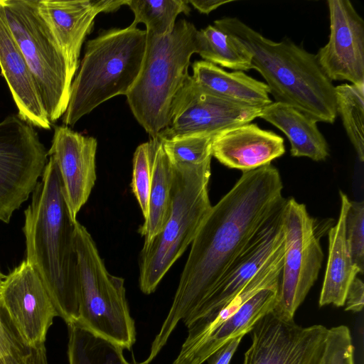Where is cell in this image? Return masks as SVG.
<instances>
[{
	"mask_svg": "<svg viewBox=\"0 0 364 364\" xmlns=\"http://www.w3.org/2000/svg\"><path fill=\"white\" fill-rule=\"evenodd\" d=\"M327 4L330 34L317 61L330 80L364 85V21L349 0Z\"/></svg>",
	"mask_w": 364,
	"mask_h": 364,
	"instance_id": "obj_15",
	"label": "cell"
},
{
	"mask_svg": "<svg viewBox=\"0 0 364 364\" xmlns=\"http://www.w3.org/2000/svg\"><path fill=\"white\" fill-rule=\"evenodd\" d=\"M214 26L250 52L252 69L266 80L275 102L290 105L317 122H335V85L322 70L316 54L288 38L273 41L236 17L218 19Z\"/></svg>",
	"mask_w": 364,
	"mask_h": 364,
	"instance_id": "obj_3",
	"label": "cell"
},
{
	"mask_svg": "<svg viewBox=\"0 0 364 364\" xmlns=\"http://www.w3.org/2000/svg\"><path fill=\"white\" fill-rule=\"evenodd\" d=\"M259 117L287 136L292 156L308 157L315 161H325L328 157L329 147L317 127V122L294 107L272 102L262 108Z\"/></svg>",
	"mask_w": 364,
	"mask_h": 364,
	"instance_id": "obj_22",
	"label": "cell"
},
{
	"mask_svg": "<svg viewBox=\"0 0 364 364\" xmlns=\"http://www.w3.org/2000/svg\"><path fill=\"white\" fill-rule=\"evenodd\" d=\"M245 335L229 340L207 359L208 364H230V360Z\"/></svg>",
	"mask_w": 364,
	"mask_h": 364,
	"instance_id": "obj_34",
	"label": "cell"
},
{
	"mask_svg": "<svg viewBox=\"0 0 364 364\" xmlns=\"http://www.w3.org/2000/svg\"><path fill=\"white\" fill-rule=\"evenodd\" d=\"M34 127L17 114L0 122V222L9 223L33 192L48 162Z\"/></svg>",
	"mask_w": 364,
	"mask_h": 364,
	"instance_id": "obj_10",
	"label": "cell"
},
{
	"mask_svg": "<svg viewBox=\"0 0 364 364\" xmlns=\"http://www.w3.org/2000/svg\"><path fill=\"white\" fill-rule=\"evenodd\" d=\"M337 114L358 159L364 161V85L343 83L335 86Z\"/></svg>",
	"mask_w": 364,
	"mask_h": 364,
	"instance_id": "obj_28",
	"label": "cell"
},
{
	"mask_svg": "<svg viewBox=\"0 0 364 364\" xmlns=\"http://www.w3.org/2000/svg\"><path fill=\"white\" fill-rule=\"evenodd\" d=\"M0 68L18 108L17 115L34 127L51 123L34 78L9 28L0 5Z\"/></svg>",
	"mask_w": 364,
	"mask_h": 364,
	"instance_id": "obj_20",
	"label": "cell"
},
{
	"mask_svg": "<svg viewBox=\"0 0 364 364\" xmlns=\"http://www.w3.org/2000/svg\"><path fill=\"white\" fill-rule=\"evenodd\" d=\"M278 286L260 290L232 316L212 330L186 337L172 364H203L229 340L250 332L257 322L276 304Z\"/></svg>",
	"mask_w": 364,
	"mask_h": 364,
	"instance_id": "obj_19",
	"label": "cell"
},
{
	"mask_svg": "<svg viewBox=\"0 0 364 364\" xmlns=\"http://www.w3.org/2000/svg\"><path fill=\"white\" fill-rule=\"evenodd\" d=\"M354 348L348 326L328 329L323 352L318 364H354Z\"/></svg>",
	"mask_w": 364,
	"mask_h": 364,
	"instance_id": "obj_31",
	"label": "cell"
},
{
	"mask_svg": "<svg viewBox=\"0 0 364 364\" xmlns=\"http://www.w3.org/2000/svg\"><path fill=\"white\" fill-rule=\"evenodd\" d=\"M279 171L271 164L243 171L212 208L183 269L172 304L151 346L156 358L180 321L191 316L223 279L255 234L284 205Z\"/></svg>",
	"mask_w": 364,
	"mask_h": 364,
	"instance_id": "obj_1",
	"label": "cell"
},
{
	"mask_svg": "<svg viewBox=\"0 0 364 364\" xmlns=\"http://www.w3.org/2000/svg\"><path fill=\"white\" fill-rule=\"evenodd\" d=\"M211 159L200 164H173L172 208L163 230L144 243L139 284L145 294L155 291L172 265L195 239L212 205L208 195Z\"/></svg>",
	"mask_w": 364,
	"mask_h": 364,
	"instance_id": "obj_6",
	"label": "cell"
},
{
	"mask_svg": "<svg viewBox=\"0 0 364 364\" xmlns=\"http://www.w3.org/2000/svg\"><path fill=\"white\" fill-rule=\"evenodd\" d=\"M152 156L149 141L136 149L133 157L131 188L141 208L144 220L149 213V195L151 181Z\"/></svg>",
	"mask_w": 364,
	"mask_h": 364,
	"instance_id": "obj_30",
	"label": "cell"
},
{
	"mask_svg": "<svg viewBox=\"0 0 364 364\" xmlns=\"http://www.w3.org/2000/svg\"><path fill=\"white\" fill-rule=\"evenodd\" d=\"M346 311L360 312L364 305V284L356 277L350 284L346 296Z\"/></svg>",
	"mask_w": 364,
	"mask_h": 364,
	"instance_id": "obj_33",
	"label": "cell"
},
{
	"mask_svg": "<svg viewBox=\"0 0 364 364\" xmlns=\"http://www.w3.org/2000/svg\"><path fill=\"white\" fill-rule=\"evenodd\" d=\"M284 260L276 304L272 311L284 321L294 314L317 280L323 259L315 220L294 198L282 210Z\"/></svg>",
	"mask_w": 364,
	"mask_h": 364,
	"instance_id": "obj_9",
	"label": "cell"
},
{
	"mask_svg": "<svg viewBox=\"0 0 364 364\" xmlns=\"http://www.w3.org/2000/svg\"><path fill=\"white\" fill-rule=\"evenodd\" d=\"M196 44V53L203 60L235 71L244 72L252 69L250 52L235 38L214 25L198 30Z\"/></svg>",
	"mask_w": 364,
	"mask_h": 364,
	"instance_id": "obj_26",
	"label": "cell"
},
{
	"mask_svg": "<svg viewBox=\"0 0 364 364\" xmlns=\"http://www.w3.org/2000/svg\"><path fill=\"white\" fill-rule=\"evenodd\" d=\"M215 134L191 135L173 139L159 138L172 164H200L211 159V145Z\"/></svg>",
	"mask_w": 364,
	"mask_h": 364,
	"instance_id": "obj_29",
	"label": "cell"
},
{
	"mask_svg": "<svg viewBox=\"0 0 364 364\" xmlns=\"http://www.w3.org/2000/svg\"><path fill=\"white\" fill-rule=\"evenodd\" d=\"M341 208L336 225L328 231L326 268L319 296V306H344L348 289L360 270L354 264L345 234V220L350 205L348 197L339 191Z\"/></svg>",
	"mask_w": 364,
	"mask_h": 364,
	"instance_id": "obj_21",
	"label": "cell"
},
{
	"mask_svg": "<svg viewBox=\"0 0 364 364\" xmlns=\"http://www.w3.org/2000/svg\"><path fill=\"white\" fill-rule=\"evenodd\" d=\"M263 107L232 102L200 87L189 75L172 103L171 122L157 137L216 134L259 117Z\"/></svg>",
	"mask_w": 364,
	"mask_h": 364,
	"instance_id": "obj_11",
	"label": "cell"
},
{
	"mask_svg": "<svg viewBox=\"0 0 364 364\" xmlns=\"http://www.w3.org/2000/svg\"><path fill=\"white\" fill-rule=\"evenodd\" d=\"M146 31L129 26L103 31L88 41L71 84L65 126H74L100 105L127 95L141 68Z\"/></svg>",
	"mask_w": 364,
	"mask_h": 364,
	"instance_id": "obj_4",
	"label": "cell"
},
{
	"mask_svg": "<svg viewBox=\"0 0 364 364\" xmlns=\"http://www.w3.org/2000/svg\"><path fill=\"white\" fill-rule=\"evenodd\" d=\"M126 5L134 16L131 26L144 23L146 33L159 37L172 32L179 14L191 11L188 0H127Z\"/></svg>",
	"mask_w": 364,
	"mask_h": 364,
	"instance_id": "obj_27",
	"label": "cell"
},
{
	"mask_svg": "<svg viewBox=\"0 0 364 364\" xmlns=\"http://www.w3.org/2000/svg\"><path fill=\"white\" fill-rule=\"evenodd\" d=\"M327 331L322 325L301 327L271 311L250 331L252 343L242 364H318Z\"/></svg>",
	"mask_w": 364,
	"mask_h": 364,
	"instance_id": "obj_13",
	"label": "cell"
},
{
	"mask_svg": "<svg viewBox=\"0 0 364 364\" xmlns=\"http://www.w3.org/2000/svg\"><path fill=\"white\" fill-rule=\"evenodd\" d=\"M74 242L77 260V323L123 349L131 350L136 332L124 279L108 272L92 237L77 220Z\"/></svg>",
	"mask_w": 364,
	"mask_h": 364,
	"instance_id": "obj_7",
	"label": "cell"
},
{
	"mask_svg": "<svg viewBox=\"0 0 364 364\" xmlns=\"http://www.w3.org/2000/svg\"><path fill=\"white\" fill-rule=\"evenodd\" d=\"M0 5L53 123L65 112L70 98L65 60L37 14L36 0H0Z\"/></svg>",
	"mask_w": 364,
	"mask_h": 364,
	"instance_id": "obj_8",
	"label": "cell"
},
{
	"mask_svg": "<svg viewBox=\"0 0 364 364\" xmlns=\"http://www.w3.org/2000/svg\"><path fill=\"white\" fill-rule=\"evenodd\" d=\"M97 139L72 130L65 125L55 126L48 156L59 171L63 197L71 220L87 203L95 186Z\"/></svg>",
	"mask_w": 364,
	"mask_h": 364,
	"instance_id": "obj_16",
	"label": "cell"
},
{
	"mask_svg": "<svg viewBox=\"0 0 364 364\" xmlns=\"http://www.w3.org/2000/svg\"><path fill=\"white\" fill-rule=\"evenodd\" d=\"M24 210L26 260L40 274L58 316L79 318L75 223L65 203L58 166L51 156Z\"/></svg>",
	"mask_w": 364,
	"mask_h": 364,
	"instance_id": "obj_2",
	"label": "cell"
},
{
	"mask_svg": "<svg viewBox=\"0 0 364 364\" xmlns=\"http://www.w3.org/2000/svg\"><path fill=\"white\" fill-rule=\"evenodd\" d=\"M283 208L255 234L208 299L183 321L186 327L199 318L217 313L227 305L282 244Z\"/></svg>",
	"mask_w": 364,
	"mask_h": 364,
	"instance_id": "obj_17",
	"label": "cell"
},
{
	"mask_svg": "<svg viewBox=\"0 0 364 364\" xmlns=\"http://www.w3.org/2000/svg\"><path fill=\"white\" fill-rule=\"evenodd\" d=\"M232 1L222 0H188V4H191L200 13L208 14L218 7Z\"/></svg>",
	"mask_w": 364,
	"mask_h": 364,
	"instance_id": "obj_35",
	"label": "cell"
},
{
	"mask_svg": "<svg viewBox=\"0 0 364 364\" xmlns=\"http://www.w3.org/2000/svg\"><path fill=\"white\" fill-rule=\"evenodd\" d=\"M0 305L26 345L46 348L47 333L59 316L40 274L26 259L4 277Z\"/></svg>",
	"mask_w": 364,
	"mask_h": 364,
	"instance_id": "obj_12",
	"label": "cell"
},
{
	"mask_svg": "<svg viewBox=\"0 0 364 364\" xmlns=\"http://www.w3.org/2000/svg\"><path fill=\"white\" fill-rule=\"evenodd\" d=\"M197 32L193 23L181 19L167 36L146 33L141 68L126 97L133 115L151 139L170 124L174 97L190 75Z\"/></svg>",
	"mask_w": 364,
	"mask_h": 364,
	"instance_id": "obj_5",
	"label": "cell"
},
{
	"mask_svg": "<svg viewBox=\"0 0 364 364\" xmlns=\"http://www.w3.org/2000/svg\"><path fill=\"white\" fill-rule=\"evenodd\" d=\"M152 171L149 195V213L139 228L144 238V243L151 241L166 225L172 208L173 166L165 153L160 139L150 141Z\"/></svg>",
	"mask_w": 364,
	"mask_h": 364,
	"instance_id": "obj_24",
	"label": "cell"
},
{
	"mask_svg": "<svg viewBox=\"0 0 364 364\" xmlns=\"http://www.w3.org/2000/svg\"><path fill=\"white\" fill-rule=\"evenodd\" d=\"M192 68L193 80L203 89L222 98L260 107L272 102L267 84L243 71L227 72L203 60L195 61Z\"/></svg>",
	"mask_w": 364,
	"mask_h": 364,
	"instance_id": "obj_23",
	"label": "cell"
},
{
	"mask_svg": "<svg viewBox=\"0 0 364 364\" xmlns=\"http://www.w3.org/2000/svg\"><path fill=\"white\" fill-rule=\"evenodd\" d=\"M69 364H139L129 362L119 345L77 322L68 324Z\"/></svg>",
	"mask_w": 364,
	"mask_h": 364,
	"instance_id": "obj_25",
	"label": "cell"
},
{
	"mask_svg": "<svg viewBox=\"0 0 364 364\" xmlns=\"http://www.w3.org/2000/svg\"><path fill=\"white\" fill-rule=\"evenodd\" d=\"M285 151L282 136L253 123L216 134L211 145L212 156L224 166L242 172L271 164Z\"/></svg>",
	"mask_w": 364,
	"mask_h": 364,
	"instance_id": "obj_18",
	"label": "cell"
},
{
	"mask_svg": "<svg viewBox=\"0 0 364 364\" xmlns=\"http://www.w3.org/2000/svg\"><path fill=\"white\" fill-rule=\"evenodd\" d=\"M127 0H36V9L52 41L63 56L73 81L80 66L82 43L95 17L112 12Z\"/></svg>",
	"mask_w": 364,
	"mask_h": 364,
	"instance_id": "obj_14",
	"label": "cell"
},
{
	"mask_svg": "<svg viewBox=\"0 0 364 364\" xmlns=\"http://www.w3.org/2000/svg\"><path fill=\"white\" fill-rule=\"evenodd\" d=\"M345 234L354 264L364 270V202L350 201L345 220Z\"/></svg>",
	"mask_w": 364,
	"mask_h": 364,
	"instance_id": "obj_32",
	"label": "cell"
}]
</instances>
